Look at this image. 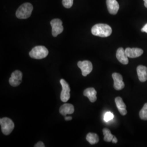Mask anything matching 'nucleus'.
Here are the masks:
<instances>
[{
    "mask_svg": "<svg viewBox=\"0 0 147 147\" xmlns=\"http://www.w3.org/2000/svg\"><path fill=\"white\" fill-rule=\"evenodd\" d=\"M92 33L95 36L100 37H109L112 30L109 25L105 24H98L92 28Z\"/></svg>",
    "mask_w": 147,
    "mask_h": 147,
    "instance_id": "obj_1",
    "label": "nucleus"
},
{
    "mask_svg": "<svg viewBox=\"0 0 147 147\" xmlns=\"http://www.w3.org/2000/svg\"><path fill=\"white\" fill-rule=\"evenodd\" d=\"M33 9V5L30 3H24L16 11V16L19 19H26L31 16Z\"/></svg>",
    "mask_w": 147,
    "mask_h": 147,
    "instance_id": "obj_2",
    "label": "nucleus"
},
{
    "mask_svg": "<svg viewBox=\"0 0 147 147\" xmlns=\"http://www.w3.org/2000/svg\"><path fill=\"white\" fill-rule=\"evenodd\" d=\"M49 51L47 48L44 46H37L33 47L29 53L30 56L32 58L40 59L47 57Z\"/></svg>",
    "mask_w": 147,
    "mask_h": 147,
    "instance_id": "obj_3",
    "label": "nucleus"
},
{
    "mask_svg": "<svg viewBox=\"0 0 147 147\" xmlns=\"http://www.w3.org/2000/svg\"><path fill=\"white\" fill-rule=\"evenodd\" d=\"M0 124L2 131L5 135H9L14 130L15 126L13 121L11 119L7 117L1 119Z\"/></svg>",
    "mask_w": 147,
    "mask_h": 147,
    "instance_id": "obj_4",
    "label": "nucleus"
},
{
    "mask_svg": "<svg viewBox=\"0 0 147 147\" xmlns=\"http://www.w3.org/2000/svg\"><path fill=\"white\" fill-rule=\"evenodd\" d=\"M52 26V34L54 37H56L63 31L64 28L62 25V21L59 19H53L50 22Z\"/></svg>",
    "mask_w": 147,
    "mask_h": 147,
    "instance_id": "obj_5",
    "label": "nucleus"
},
{
    "mask_svg": "<svg viewBox=\"0 0 147 147\" xmlns=\"http://www.w3.org/2000/svg\"><path fill=\"white\" fill-rule=\"evenodd\" d=\"M60 83L62 87V90L61 93V99L62 101L65 102L70 99V88L68 84L64 79L60 80Z\"/></svg>",
    "mask_w": 147,
    "mask_h": 147,
    "instance_id": "obj_6",
    "label": "nucleus"
},
{
    "mask_svg": "<svg viewBox=\"0 0 147 147\" xmlns=\"http://www.w3.org/2000/svg\"><path fill=\"white\" fill-rule=\"evenodd\" d=\"M78 66L81 69L82 74L84 76H86L90 73L93 70V65L89 61H79L78 63Z\"/></svg>",
    "mask_w": 147,
    "mask_h": 147,
    "instance_id": "obj_7",
    "label": "nucleus"
},
{
    "mask_svg": "<svg viewBox=\"0 0 147 147\" xmlns=\"http://www.w3.org/2000/svg\"><path fill=\"white\" fill-rule=\"evenodd\" d=\"M22 79V73L19 70H16L11 75L9 80V84L13 87H17L21 84Z\"/></svg>",
    "mask_w": 147,
    "mask_h": 147,
    "instance_id": "obj_8",
    "label": "nucleus"
},
{
    "mask_svg": "<svg viewBox=\"0 0 147 147\" xmlns=\"http://www.w3.org/2000/svg\"><path fill=\"white\" fill-rule=\"evenodd\" d=\"M112 78L114 81V88L117 90H120L123 89L125 84L123 81V77L120 74L115 73L112 74Z\"/></svg>",
    "mask_w": 147,
    "mask_h": 147,
    "instance_id": "obj_9",
    "label": "nucleus"
},
{
    "mask_svg": "<svg viewBox=\"0 0 147 147\" xmlns=\"http://www.w3.org/2000/svg\"><path fill=\"white\" fill-rule=\"evenodd\" d=\"M126 55L129 58H137L141 56L143 53V51L141 49L134 47H127L125 50Z\"/></svg>",
    "mask_w": 147,
    "mask_h": 147,
    "instance_id": "obj_10",
    "label": "nucleus"
},
{
    "mask_svg": "<svg viewBox=\"0 0 147 147\" xmlns=\"http://www.w3.org/2000/svg\"><path fill=\"white\" fill-rule=\"evenodd\" d=\"M106 5L111 14L116 15L119 9V5L117 0H106Z\"/></svg>",
    "mask_w": 147,
    "mask_h": 147,
    "instance_id": "obj_11",
    "label": "nucleus"
},
{
    "mask_svg": "<svg viewBox=\"0 0 147 147\" xmlns=\"http://www.w3.org/2000/svg\"><path fill=\"white\" fill-rule=\"evenodd\" d=\"M116 57L121 63L126 65L128 62V57L126 55L125 51L123 47H119L116 53Z\"/></svg>",
    "mask_w": 147,
    "mask_h": 147,
    "instance_id": "obj_12",
    "label": "nucleus"
},
{
    "mask_svg": "<svg viewBox=\"0 0 147 147\" xmlns=\"http://www.w3.org/2000/svg\"><path fill=\"white\" fill-rule=\"evenodd\" d=\"M137 73L140 81L144 82L147 80V68L144 65H138L137 68Z\"/></svg>",
    "mask_w": 147,
    "mask_h": 147,
    "instance_id": "obj_13",
    "label": "nucleus"
},
{
    "mask_svg": "<svg viewBox=\"0 0 147 147\" xmlns=\"http://www.w3.org/2000/svg\"><path fill=\"white\" fill-rule=\"evenodd\" d=\"M74 111L75 109L73 105L70 104H65L62 105L59 109V112L63 116L73 114L74 112Z\"/></svg>",
    "mask_w": 147,
    "mask_h": 147,
    "instance_id": "obj_14",
    "label": "nucleus"
},
{
    "mask_svg": "<svg viewBox=\"0 0 147 147\" xmlns=\"http://www.w3.org/2000/svg\"><path fill=\"white\" fill-rule=\"evenodd\" d=\"M115 102H116L117 107L121 115L123 116H125L127 113V111L126 110V106L123 99L119 96L115 98Z\"/></svg>",
    "mask_w": 147,
    "mask_h": 147,
    "instance_id": "obj_15",
    "label": "nucleus"
},
{
    "mask_svg": "<svg viewBox=\"0 0 147 147\" xmlns=\"http://www.w3.org/2000/svg\"><path fill=\"white\" fill-rule=\"evenodd\" d=\"M97 92L94 88H88L84 92V95L87 97L91 102H94L97 99Z\"/></svg>",
    "mask_w": 147,
    "mask_h": 147,
    "instance_id": "obj_16",
    "label": "nucleus"
},
{
    "mask_svg": "<svg viewBox=\"0 0 147 147\" xmlns=\"http://www.w3.org/2000/svg\"><path fill=\"white\" fill-rule=\"evenodd\" d=\"M86 140L90 144H94L99 141V138L98 135L92 132H89L87 134L86 136Z\"/></svg>",
    "mask_w": 147,
    "mask_h": 147,
    "instance_id": "obj_17",
    "label": "nucleus"
},
{
    "mask_svg": "<svg viewBox=\"0 0 147 147\" xmlns=\"http://www.w3.org/2000/svg\"><path fill=\"white\" fill-rule=\"evenodd\" d=\"M103 134L104 135V141L106 142H110L112 141L114 136L112 135L111 133L110 130L107 128H104L102 130Z\"/></svg>",
    "mask_w": 147,
    "mask_h": 147,
    "instance_id": "obj_18",
    "label": "nucleus"
},
{
    "mask_svg": "<svg viewBox=\"0 0 147 147\" xmlns=\"http://www.w3.org/2000/svg\"><path fill=\"white\" fill-rule=\"evenodd\" d=\"M140 117L142 120H147V103L145 104L143 107L140 112Z\"/></svg>",
    "mask_w": 147,
    "mask_h": 147,
    "instance_id": "obj_19",
    "label": "nucleus"
},
{
    "mask_svg": "<svg viewBox=\"0 0 147 147\" xmlns=\"http://www.w3.org/2000/svg\"><path fill=\"white\" fill-rule=\"evenodd\" d=\"M113 118H114V115L112 112H107L104 115V119L106 122H108L109 121L112 120L113 119Z\"/></svg>",
    "mask_w": 147,
    "mask_h": 147,
    "instance_id": "obj_20",
    "label": "nucleus"
},
{
    "mask_svg": "<svg viewBox=\"0 0 147 147\" xmlns=\"http://www.w3.org/2000/svg\"><path fill=\"white\" fill-rule=\"evenodd\" d=\"M74 0H63L62 4L63 6L66 8H70L73 5Z\"/></svg>",
    "mask_w": 147,
    "mask_h": 147,
    "instance_id": "obj_21",
    "label": "nucleus"
},
{
    "mask_svg": "<svg viewBox=\"0 0 147 147\" xmlns=\"http://www.w3.org/2000/svg\"><path fill=\"white\" fill-rule=\"evenodd\" d=\"M35 147H45V145L44 144L42 143V142L40 141V142H38L37 144L34 146Z\"/></svg>",
    "mask_w": 147,
    "mask_h": 147,
    "instance_id": "obj_22",
    "label": "nucleus"
},
{
    "mask_svg": "<svg viewBox=\"0 0 147 147\" xmlns=\"http://www.w3.org/2000/svg\"><path fill=\"white\" fill-rule=\"evenodd\" d=\"M141 31L142 32H146L147 33V23L141 29Z\"/></svg>",
    "mask_w": 147,
    "mask_h": 147,
    "instance_id": "obj_23",
    "label": "nucleus"
},
{
    "mask_svg": "<svg viewBox=\"0 0 147 147\" xmlns=\"http://www.w3.org/2000/svg\"><path fill=\"white\" fill-rule=\"evenodd\" d=\"M72 119V117L70 116H65V120L67 121H71Z\"/></svg>",
    "mask_w": 147,
    "mask_h": 147,
    "instance_id": "obj_24",
    "label": "nucleus"
},
{
    "mask_svg": "<svg viewBox=\"0 0 147 147\" xmlns=\"http://www.w3.org/2000/svg\"><path fill=\"white\" fill-rule=\"evenodd\" d=\"M117 142H118L117 138L115 136L113 137V139H112V142L113 143H117Z\"/></svg>",
    "mask_w": 147,
    "mask_h": 147,
    "instance_id": "obj_25",
    "label": "nucleus"
},
{
    "mask_svg": "<svg viewBox=\"0 0 147 147\" xmlns=\"http://www.w3.org/2000/svg\"><path fill=\"white\" fill-rule=\"evenodd\" d=\"M144 5L146 8H147V0H144Z\"/></svg>",
    "mask_w": 147,
    "mask_h": 147,
    "instance_id": "obj_26",
    "label": "nucleus"
}]
</instances>
